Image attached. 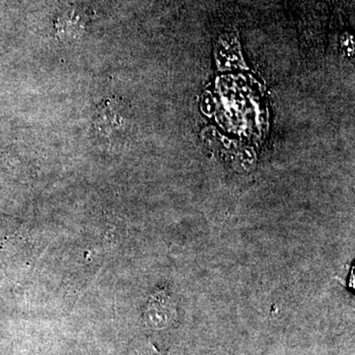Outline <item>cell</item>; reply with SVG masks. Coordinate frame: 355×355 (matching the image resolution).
<instances>
[{
  "label": "cell",
  "mask_w": 355,
  "mask_h": 355,
  "mask_svg": "<svg viewBox=\"0 0 355 355\" xmlns=\"http://www.w3.org/2000/svg\"><path fill=\"white\" fill-rule=\"evenodd\" d=\"M88 18L85 13L72 9L58 18L55 27L60 38L72 39L85 31Z\"/></svg>",
  "instance_id": "7a4b0ae2"
},
{
  "label": "cell",
  "mask_w": 355,
  "mask_h": 355,
  "mask_svg": "<svg viewBox=\"0 0 355 355\" xmlns=\"http://www.w3.org/2000/svg\"><path fill=\"white\" fill-rule=\"evenodd\" d=\"M121 110L120 104L114 102V99L103 102L96 112V127L107 135L120 130L123 121Z\"/></svg>",
  "instance_id": "6da1fadb"
}]
</instances>
